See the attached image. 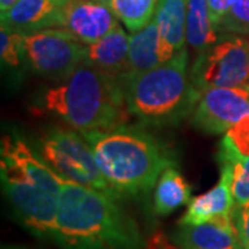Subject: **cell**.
Returning <instances> with one entry per match:
<instances>
[{"instance_id": "obj_1", "label": "cell", "mask_w": 249, "mask_h": 249, "mask_svg": "<svg viewBox=\"0 0 249 249\" xmlns=\"http://www.w3.org/2000/svg\"><path fill=\"white\" fill-rule=\"evenodd\" d=\"M0 178L18 222L37 238L54 242L64 178L18 134L1 137Z\"/></svg>"}, {"instance_id": "obj_2", "label": "cell", "mask_w": 249, "mask_h": 249, "mask_svg": "<svg viewBox=\"0 0 249 249\" xmlns=\"http://www.w3.org/2000/svg\"><path fill=\"white\" fill-rule=\"evenodd\" d=\"M61 249H144L145 240L132 216L114 196L62 180L57 235Z\"/></svg>"}, {"instance_id": "obj_3", "label": "cell", "mask_w": 249, "mask_h": 249, "mask_svg": "<svg viewBox=\"0 0 249 249\" xmlns=\"http://www.w3.org/2000/svg\"><path fill=\"white\" fill-rule=\"evenodd\" d=\"M42 107L80 133L122 126L130 115L124 79L89 64L46 90Z\"/></svg>"}, {"instance_id": "obj_4", "label": "cell", "mask_w": 249, "mask_h": 249, "mask_svg": "<svg viewBox=\"0 0 249 249\" xmlns=\"http://www.w3.org/2000/svg\"><path fill=\"white\" fill-rule=\"evenodd\" d=\"M82 134L106 180L119 196L147 194L162 172L176 165L172 154L157 139L137 127L122 124Z\"/></svg>"}, {"instance_id": "obj_5", "label": "cell", "mask_w": 249, "mask_h": 249, "mask_svg": "<svg viewBox=\"0 0 249 249\" xmlns=\"http://www.w3.org/2000/svg\"><path fill=\"white\" fill-rule=\"evenodd\" d=\"M130 114L148 124H173L191 115L201 97L188 72L184 47L169 61L124 79Z\"/></svg>"}, {"instance_id": "obj_6", "label": "cell", "mask_w": 249, "mask_h": 249, "mask_svg": "<svg viewBox=\"0 0 249 249\" xmlns=\"http://www.w3.org/2000/svg\"><path fill=\"white\" fill-rule=\"evenodd\" d=\"M37 154L61 178L121 198L98 166L94 152L83 134L72 127H50L40 136Z\"/></svg>"}, {"instance_id": "obj_7", "label": "cell", "mask_w": 249, "mask_h": 249, "mask_svg": "<svg viewBox=\"0 0 249 249\" xmlns=\"http://www.w3.org/2000/svg\"><path fill=\"white\" fill-rule=\"evenodd\" d=\"M217 43L196 54L190 76L198 89L249 85V37L223 34Z\"/></svg>"}, {"instance_id": "obj_8", "label": "cell", "mask_w": 249, "mask_h": 249, "mask_svg": "<svg viewBox=\"0 0 249 249\" xmlns=\"http://www.w3.org/2000/svg\"><path fill=\"white\" fill-rule=\"evenodd\" d=\"M25 62L49 79H64L86 60V45L65 28L54 27L24 35Z\"/></svg>"}, {"instance_id": "obj_9", "label": "cell", "mask_w": 249, "mask_h": 249, "mask_svg": "<svg viewBox=\"0 0 249 249\" xmlns=\"http://www.w3.org/2000/svg\"><path fill=\"white\" fill-rule=\"evenodd\" d=\"M249 115L248 86L202 90L191 124L205 133H226Z\"/></svg>"}, {"instance_id": "obj_10", "label": "cell", "mask_w": 249, "mask_h": 249, "mask_svg": "<svg viewBox=\"0 0 249 249\" xmlns=\"http://www.w3.org/2000/svg\"><path fill=\"white\" fill-rule=\"evenodd\" d=\"M118 21L106 0H70L60 28H65L83 45H91L118 27Z\"/></svg>"}, {"instance_id": "obj_11", "label": "cell", "mask_w": 249, "mask_h": 249, "mask_svg": "<svg viewBox=\"0 0 249 249\" xmlns=\"http://www.w3.org/2000/svg\"><path fill=\"white\" fill-rule=\"evenodd\" d=\"M170 241L178 249H244L232 216L201 224H178Z\"/></svg>"}, {"instance_id": "obj_12", "label": "cell", "mask_w": 249, "mask_h": 249, "mask_svg": "<svg viewBox=\"0 0 249 249\" xmlns=\"http://www.w3.org/2000/svg\"><path fill=\"white\" fill-rule=\"evenodd\" d=\"M70 0H18L1 13V25L24 34L45 28L61 27L62 13Z\"/></svg>"}, {"instance_id": "obj_13", "label": "cell", "mask_w": 249, "mask_h": 249, "mask_svg": "<svg viewBox=\"0 0 249 249\" xmlns=\"http://www.w3.org/2000/svg\"><path fill=\"white\" fill-rule=\"evenodd\" d=\"M234 206L231 170L226 165H220L219 183L208 193L193 198L178 224H201L217 217H231Z\"/></svg>"}, {"instance_id": "obj_14", "label": "cell", "mask_w": 249, "mask_h": 249, "mask_svg": "<svg viewBox=\"0 0 249 249\" xmlns=\"http://www.w3.org/2000/svg\"><path fill=\"white\" fill-rule=\"evenodd\" d=\"M178 50L160 35L155 19L145 27L132 32L129 39V68L130 75L155 68L163 62L169 61Z\"/></svg>"}, {"instance_id": "obj_15", "label": "cell", "mask_w": 249, "mask_h": 249, "mask_svg": "<svg viewBox=\"0 0 249 249\" xmlns=\"http://www.w3.org/2000/svg\"><path fill=\"white\" fill-rule=\"evenodd\" d=\"M129 39L130 36H127L124 28L118 25L96 43L86 45L85 64L93 65L122 79L127 78L130 75L127 60Z\"/></svg>"}, {"instance_id": "obj_16", "label": "cell", "mask_w": 249, "mask_h": 249, "mask_svg": "<svg viewBox=\"0 0 249 249\" xmlns=\"http://www.w3.org/2000/svg\"><path fill=\"white\" fill-rule=\"evenodd\" d=\"M191 201V186L176 165L162 172L154 191V211L158 216H168Z\"/></svg>"}, {"instance_id": "obj_17", "label": "cell", "mask_w": 249, "mask_h": 249, "mask_svg": "<svg viewBox=\"0 0 249 249\" xmlns=\"http://www.w3.org/2000/svg\"><path fill=\"white\" fill-rule=\"evenodd\" d=\"M220 39L214 28L206 0H187L186 40L196 54L209 49Z\"/></svg>"}, {"instance_id": "obj_18", "label": "cell", "mask_w": 249, "mask_h": 249, "mask_svg": "<svg viewBox=\"0 0 249 249\" xmlns=\"http://www.w3.org/2000/svg\"><path fill=\"white\" fill-rule=\"evenodd\" d=\"M154 19L160 35L178 52L186 47L187 0H158Z\"/></svg>"}, {"instance_id": "obj_19", "label": "cell", "mask_w": 249, "mask_h": 249, "mask_svg": "<svg viewBox=\"0 0 249 249\" xmlns=\"http://www.w3.org/2000/svg\"><path fill=\"white\" fill-rule=\"evenodd\" d=\"M116 18L130 32L148 25L155 16L158 0H106Z\"/></svg>"}, {"instance_id": "obj_20", "label": "cell", "mask_w": 249, "mask_h": 249, "mask_svg": "<svg viewBox=\"0 0 249 249\" xmlns=\"http://www.w3.org/2000/svg\"><path fill=\"white\" fill-rule=\"evenodd\" d=\"M219 165H226L231 170L232 196L235 205H245L249 202V155H240L220 142Z\"/></svg>"}, {"instance_id": "obj_21", "label": "cell", "mask_w": 249, "mask_h": 249, "mask_svg": "<svg viewBox=\"0 0 249 249\" xmlns=\"http://www.w3.org/2000/svg\"><path fill=\"white\" fill-rule=\"evenodd\" d=\"M24 32L1 25L0 29V55L1 62L11 68H18L25 61Z\"/></svg>"}, {"instance_id": "obj_22", "label": "cell", "mask_w": 249, "mask_h": 249, "mask_svg": "<svg viewBox=\"0 0 249 249\" xmlns=\"http://www.w3.org/2000/svg\"><path fill=\"white\" fill-rule=\"evenodd\" d=\"M217 31L219 34L249 36V0H232L231 7Z\"/></svg>"}, {"instance_id": "obj_23", "label": "cell", "mask_w": 249, "mask_h": 249, "mask_svg": "<svg viewBox=\"0 0 249 249\" xmlns=\"http://www.w3.org/2000/svg\"><path fill=\"white\" fill-rule=\"evenodd\" d=\"M222 142L240 155H249V115L227 130Z\"/></svg>"}, {"instance_id": "obj_24", "label": "cell", "mask_w": 249, "mask_h": 249, "mask_svg": "<svg viewBox=\"0 0 249 249\" xmlns=\"http://www.w3.org/2000/svg\"><path fill=\"white\" fill-rule=\"evenodd\" d=\"M232 222L235 226L242 248L249 249V202L245 205L234 206Z\"/></svg>"}, {"instance_id": "obj_25", "label": "cell", "mask_w": 249, "mask_h": 249, "mask_svg": "<svg viewBox=\"0 0 249 249\" xmlns=\"http://www.w3.org/2000/svg\"><path fill=\"white\" fill-rule=\"evenodd\" d=\"M206 1H208L212 22H213L214 28L217 29L226 17V14L229 13L230 7H231L232 0H206Z\"/></svg>"}, {"instance_id": "obj_26", "label": "cell", "mask_w": 249, "mask_h": 249, "mask_svg": "<svg viewBox=\"0 0 249 249\" xmlns=\"http://www.w3.org/2000/svg\"><path fill=\"white\" fill-rule=\"evenodd\" d=\"M17 1L18 0H0V11H1V13L7 11V10L11 9Z\"/></svg>"}, {"instance_id": "obj_27", "label": "cell", "mask_w": 249, "mask_h": 249, "mask_svg": "<svg viewBox=\"0 0 249 249\" xmlns=\"http://www.w3.org/2000/svg\"><path fill=\"white\" fill-rule=\"evenodd\" d=\"M1 249H29L25 247H18V245H3Z\"/></svg>"}, {"instance_id": "obj_28", "label": "cell", "mask_w": 249, "mask_h": 249, "mask_svg": "<svg viewBox=\"0 0 249 249\" xmlns=\"http://www.w3.org/2000/svg\"><path fill=\"white\" fill-rule=\"evenodd\" d=\"M248 89H249V85H248Z\"/></svg>"}]
</instances>
